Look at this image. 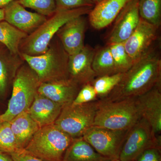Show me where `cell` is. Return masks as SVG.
Returning a JSON list of instances; mask_svg holds the SVG:
<instances>
[{"label": "cell", "instance_id": "8992f818", "mask_svg": "<svg viewBox=\"0 0 161 161\" xmlns=\"http://www.w3.org/2000/svg\"><path fill=\"white\" fill-rule=\"evenodd\" d=\"M41 82L37 75L24 62L18 70L12 84V92L6 112L0 115L2 121H10L17 115L28 110Z\"/></svg>", "mask_w": 161, "mask_h": 161}, {"label": "cell", "instance_id": "5b68a950", "mask_svg": "<svg viewBox=\"0 0 161 161\" xmlns=\"http://www.w3.org/2000/svg\"><path fill=\"white\" fill-rule=\"evenodd\" d=\"M74 140L53 124L40 128L23 150L43 161H62Z\"/></svg>", "mask_w": 161, "mask_h": 161}, {"label": "cell", "instance_id": "7c38bea8", "mask_svg": "<svg viewBox=\"0 0 161 161\" xmlns=\"http://www.w3.org/2000/svg\"><path fill=\"white\" fill-rule=\"evenodd\" d=\"M140 20L138 0H131L113 22L108 43H124L135 31Z\"/></svg>", "mask_w": 161, "mask_h": 161}, {"label": "cell", "instance_id": "74e56055", "mask_svg": "<svg viewBox=\"0 0 161 161\" xmlns=\"http://www.w3.org/2000/svg\"><path fill=\"white\" fill-rule=\"evenodd\" d=\"M3 46H4V45H3V44H2V43H0V47H1Z\"/></svg>", "mask_w": 161, "mask_h": 161}, {"label": "cell", "instance_id": "8fae6325", "mask_svg": "<svg viewBox=\"0 0 161 161\" xmlns=\"http://www.w3.org/2000/svg\"><path fill=\"white\" fill-rule=\"evenodd\" d=\"M95 48L85 45L80 51L69 56L68 64L69 79L82 87L92 83L97 78L92 68Z\"/></svg>", "mask_w": 161, "mask_h": 161}, {"label": "cell", "instance_id": "d6a6232c", "mask_svg": "<svg viewBox=\"0 0 161 161\" xmlns=\"http://www.w3.org/2000/svg\"><path fill=\"white\" fill-rule=\"evenodd\" d=\"M17 0H0V9H4L12 2Z\"/></svg>", "mask_w": 161, "mask_h": 161}, {"label": "cell", "instance_id": "f35d334b", "mask_svg": "<svg viewBox=\"0 0 161 161\" xmlns=\"http://www.w3.org/2000/svg\"><path fill=\"white\" fill-rule=\"evenodd\" d=\"M1 122H2V119H1V116H0V123H1Z\"/></svg>", "mask_w": 161, "mask_h": 161}, {"label": "cell", "instance_id": "2e32d148", "mask_svg": "<svg viewBox=\"0 0 161 161\" xmlns=\"http://www.w3.org/2000/svg\"><path fill=\"white\" fill-rule=\"evenodd\" d=\"M142 116L157 135L161 132V86H157L137 97Z\"/></svg>", "mask_w": 161, "mask_h": 161}, {"label": "cell", "instance_id": "4fadbf2b", "mask_svg": "<svg viewBox=\"0 0 161 161\" xmlns=\"http://www.w3.org/2000/svg\"><path fill=\"white\" fill-rule=\"evenodd\" d=\"M4 20L28 35L42 25L47 17L26 10L18 2H12L4 8Z\"/></svg>", "mask_w": 161, "mask_h": 161}, {"label": "cell", "instance_id": "4316f807", "mask_svg": "<svg viewBox=\"0 0 161 161\" xmlns=\"http://www.w3.org/2000/svg\"><path fill=\"white\" fill-rule=\"evenodd\" d=\"M124 73L97 77L92 84L95 88L98 99L105 98L119 83Z\"/></svg>", "mask_w": 161, "mask_h": 161}, {"label": "cell", "instance_id": "ac0fdd59", "mask_svg": "<svg viewBox=\"0 0 161 161\" xmlns=\"http://www.w3.org/2000/svg\"><path fill=\"white\" fill-rule=\"evenodd\" d=\"M63 107L37 93L26 112L40 128L54 123Z\"/></svg>", "mask_w": 161, "mask_h": 161}, {"label": "cell", "instance_id": "30bf717a", "mask_svg": "<svg viewBox=\"0 0 161 161\" xmlns=\"http://www.w3.org/2000/svg\"><path fill=\"white\" fill-rule=\"evenodd\" d=\"M159 28L140 18L135 31L124 42L126 51L134 62L159 41Z\"/></svg>", "mask_w": 161, "mask_h": 161}, {"label": "cell", "instance_id": "9a60e30c", "mask_svg": "<svg viewBox=\"0 0 161 161\" xmlns=\"http://www.w3.org/2000/svg\"><path fill=\"white\" fill-rule=\"evenodd\" d=\"M81 87L70 79L41 83L38 93L63 107L72 103Z\"/></svg>", "mask_w": 161, "mask_h": 161}, {"label": "cell", "instance_id": "d6986e66", "mask_svg": "<svg viewBox=\"0 0 161 161\" xmlns=\"http://www.w3.org/2000/svg\"><path fill=\"white\" fill-rule=\"evenodd\" d=\"M25 61L21 55L12 53L3 46L0 47V97L4 98L9 85H12L18 70Z\"/></svg>", "mask_w": 161, "mask_h": 161}, {"label": "cell", "instance_id": "d4e9b609", "mask_svg": "<svg viewBox=\"0 0 161 161\" xmlns=\"http://www.w3.org/2000/svg\"><path fill=\"white\" fill-rule=\"evenodd\" d=\"M21 149L10 127L9 121L0 123V153L11 155Z\"/></svg>", "mask_w": 161, "mask_h": 161}, {"label": "cell", "instance_id": "1f68e13d", "mask_svg": "<svg viewBox=\"0 0 161 161\" xmlns=\"http://www.w3.org/2000/svg\"><path fill=\"white\" fill-rule=\"evenodd\" d=\"M10 156L13 161H45L27 153L23 149Z\"/></svg>", "mask_w": 161, "mask_h": 161}, {"label": "cell", "instance_id": "44dd1931", "mask_svg": "<svg viewBox=\"0 0 161 161\" xmlns=\"http://www.w3.org/2000/svg\"><path fill=\"white\" fill-rule=\"evenodd\" d=\"M62 161H112L98 153L83 137L75 138L67 149Z\"/></svg>", "mask_w": 161, "mask_h": 161}, {"label": "cell", "instance_id": "e0dca14e", "mask_svg": "<svg viewBox=\"0 0 161 161\" xmlns=\"http://www.w3.org/2000/svg\"><path fill=\"white\" fill-rule=\"evenodd\" d=\"M131 0H103L95 5L88 14L90 25L95 30L112 24L119 14Z\"/></svg>", "mask_w": 161, "mask_h": 161}, {"label": "cell", "instance_id": "cb8c5ba5", "mask_svg": "<svg viewBox=\"0 0 161 161\" xmlns=\"http://www.w3.org/2000/svg\"><path fill=\"white\" fill-rule=\"evenodd\" d=\"M138 9L141 19L160 27L161 0H138Z\"/></svg>", "mask_w": 161, "mask_h": 161}, {"label": "cell", "instance_id": "83f0119b", "mask_svg": "<svg viewBox=\"0 0 161 161\" xmlns=\"http://www.w3.org/2000/svg\"><path fill=\"white\" fill-rule=\"evenodd\" d=\"M25 8H30L48 18L56 11L55 0H18Z\"/></svg>", "mask_w": 161, "mask_h": 161}, {"label": "cell", "instance_id": "f1b7e54d", "mask_svg": "<svg viewBox=\"0 0 161 161\" xmlns=\"http://www.w3.org/2000/svg\"><path fill=\"white\" fill-rule=\"evenodd\" d=\"M56 11H65L83 8L92 7L95 4L92 0H55Z\"/></svg>", "mask_w": 161, "mask_h": 161}, {"label": "cell", "instance_id": "f546056e", "mask_svg": "<svg viewBox=\"0 0 161 161\" xmlns=\"http://www.w3.org/2000/svg\"><path fill=\"white\" fill-rule=\"evenodd\" d=\"M98 99L97 94L92 83H88L81 87L78 95L73 101L74 105L81 104Z\"/></svg>", "mask_w": 161, "mask_h": 161}, {"label": "cell", "instance_id": "d590c367", "mask_svg": "<svg viewBox=\"0 0 161 161\" xmlns=\"http://www.w3.org/2000/svg\"><path fill=\"white\" fill-rule=\"evenodd\" d=\"M103 0H92L93 3H94L95 5H96V4H98V3H100V2L102 1Z\"/></svg>", "mask_w": 161, "mask_h": 161}, {"label": "cell", "instance_id": "4dcf8cb0", "mask_svg": "<svg viewBox=\"0 0 161 161\" xmlns=\"http://www.w3.org/2000/svg\"><path fill=\"white\" fill-rule=\"evenodd\" d=\"M134 161H161V150L157 148L147 149Z\"/></svg>", "mask_w": 161, "mask_h": 161}, {"label": "cell", "instance_id": "ffe728a7", "mask_svg": "<svg viewBox=\"0 0 161 161\" xmlns=\"http://www.w3.org/2000/svg\"><path fill=\"white\" fill-rule=\"evenodd\" d=\"M9 123L11 130L21 149H24L27 146L40 128L26 111L17 115Z\"/></svg>", "mask_w": 161, "mask_h": 161}, {"label": "cell", "instance_id": "ba28073f", "mask_svg": "<svg viewBox=\"0 0 161 161\" xmlns=\"http://www.w3.org/2000/svg\"><path fill=\"white\" fill-rule=\"evenodd\" d=\"M161 145L160 135L156 134L150 124L142 117L128 131L119 159L120 161H134L147 149L161 150Z\"/></svg>", "mask_w": 161, "mask_h": 161}, {"label": "cell", "instance_id": "9c48e42d", "mask_svg": "<svg viewBox=\"0 0 161 161\" xmlns=\"http://www.w3.org/2000/svg\"><path fill=\"white\" fill-rule=\"evenodd\" d=\"M128 130H114L92 126L82 136L98 153L111 160L119 159Z\"/></svg>", "mask_w": 161, "mask_h": 161}, {"label": "cell", "instance_id": "3957f363", "mask_svg": "<svg viewBox=\"0 0 161 161\" xmlns=\"http://www.w3.org/2000/svg\"><path fill=\"white\" fill-rule=\"evenodd\" d=\"M92 8L83 7L65 11H56L47 18L37 29L21 41L19 47L20 54L36 56L44 53L61 26L72 19L88 14Z\"/></svg>", "mask_w": 161, "mask_h": 161}, {"label": "cell", "instance_id": "484cf974", "mask_svg": "<svg viewBox=\"0 0 161 161\" xmlns=\"http://www.w3.org/2000/svg\"><path fill=\"white\" fill-rule=\"evenodd\" d=\"M107 44L111 51L117 73H125L132 67L134 62L126 51L124 43Z\"/></svg>", "mask_w": 161, "mask_h": 161}, {"label": "cell", "instance_id": "8d00e7d4", "mask_svg": "<svg viewBox=\"0 0 161 161\" xmlns=\"http://www.w3.org/2000/svg\"><path fill=\"white\" fill-rule=\"evenodd\" d=\"M112 161H120L119 160V159H116L114 160H112Z\"/></svg>", "mask_w": 161, "mask_h": 161}, {"label": "cell", "instance_id": "6da1fadb", "mask_svg": "<svg viewBox=\"0 0 161 161\" xmlns=\"http://www.w3.org/2000/svg\"><path fill=\"white\" fill-rule=\"evenodd\" d=\"M158 41L124 73L119 83L106 97L107 101L137 98L161 85L160 44Z\"/></svg>", "mask_w": 161, "mask_h": 161}, {"label": "cell", "instance_id": "52a82bcc", "mask_svg": "<svg viewBox=\"0 0 161 161\" xmlns=\"http://www.w3.org/2000/svg\"><path fill=\"white\" fill-rule=\"evenodd\" d=\"M98 105L97 99L86 103L65 106L54 124L72 138L81 137L93 126Z\"/></svg>", "mask_w": 161, "mask_h": 161}, {"label": "cell", "instance_id": "836d02e7", "mask_svg": "<svg viewBox=\"0 0 161 161\" xmlns=\"http://www.w3.org/2000/svg\"><path fill=\"white\" fill-rule=\"evenodd\" d=\"M0 161H13V160L10 155L0 153Z\"/></svg>", "mask_w": 161, "mask_h": 161}, {"label": "cell", "instance_id": "5bb4252c", "mask_svg": "<svg viewBox=\"0 0 161 161\" xmlns=\"http://www.w3.org/2000/svg\"><path fill=\"white\" fill-rule=\"evenodd\" d=\"M86 27V19L84 16H81L67 22L56 33L69 56L78 53L84 47Z\"/></svg>", "mask_w": 161, "mask_h": 161}, {"label": "cell", "instance_id": "277c9868", "mask_svg": "<svg viewBox=\"0 0 161 161\" xmlns=\"http://www.w3.org/2000/svg\"><path fill=\"white\" fill-rule=\"evenodd\" d=\"M23 60L37 75L41 83L52 82L68 79L69 55L55 36L48 49L39 56L21 54Z\"/></svg>", "mask_w": 161, "mask_h": 161}, {"label": "cell", "instance_id": "603a6c76", "mask_svg": "<svg viewBox=\"0 0 161 161\" xmlns=\"http://www.w3.org/2000/svg\"><path fill=\"white\" fill-rule=\"evenodd\" d=\"M28 35L5 20L0 21V43L14 54L21 55L19 50L20 43Z\"/></svg>", "mask_w": 161, "mask_h": 161}, {"label": "cell", "instance_id": "e575fe53", "mask_svg": "<svg viewBox=\"0 0 161 161\" xmlns=\"http://www.w3.org/2000/svg\"><path fill=\"white\" fill-rule=\"evenodd\" d=\"M4 20V9H0V21Z\"/></svg>", "mask_w": 161, "mask_h": 161}, {"label": "cell", "instance_id": "7402d4cb", "mask_svg": "<svg viewBox=\"0 0 161 161\" xmlns=\"http://www.w3.org/2000/svg\"><path fill=\"white\" fill-rule=\"evenodd\" d=\"M92 68L97 77L117 74L109 47L106 46L95 49Z\"/></svg>", "mask_w": 161, "mask_h": 161}, {"label": "cell", "instance_id": "7a4b0ae2", "mask_svg": "<svg viewBox=\"0 0 161 161\" xmlns=\"http://www.w3.org/2000/svg\"><path fill=\"white\" fill-rule=\"evenodd\" d=\"M93 126L114 130H128L142 117L137 98L107 101L98 99Z\"/></svg>", "mask_w": 161, "mask_h": 161}]
</instances>
